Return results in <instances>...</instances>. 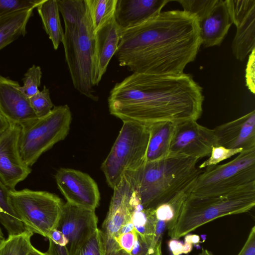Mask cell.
<instances>
[{
	"label": "cell",
	"instance_id": "603a6c76",
	"mask_svg": "<svg viewBox=\"0 0 255 255\" xmlns=\"http://www.w3.org/2000/svg\"><path fill=\"white\" fill-rule=\"evenodd\" d=\"M44 29L57 50L62 42L64 32L61 25L57 0H42L36 7Z\"/></svg>",
	"mask_w": 255,
	"mask_h": 255
},
{
	"label": "cell",
	"instance_id": "9c48e42d",
	"mask_svg": "<svg viewBox=\"0 0 255 255\" xmlns=\"http://www.w3.org/2000/svg\"><path fill=\"white\" fill-rule=\"evenodd\" d=\"M9 199L13 211L28 231L48 239L50 232L57 229L64 205L57 195L25 189L10 191Z\"/></svg>",
	"mask_w": 255,
	"mask_h": 255
},
{
	"label": "cell",
	"instance_id": "44dd1931",
	"mask_svg": "<svg viewBox=\"0 0 255 255\" xmlns=\"http://www.w3.org/2000/svg\"><path fill=\"white\" fill-rule=\"evenodd\" d=\"M175 124L160 122L149 125V137L145 162L159 160L168 156Z\"/></svg>",
	"mask_w": 255,
	"mask_h": 255
},
{
	"label": "cell",
	"instance_id": "7a4b0ae2",
	"mask_svg": "<svg viewBox=\"0 0 255 255\" xmlns=\"http://www.w3.org/2000/svg\"><path fill=\"white\" fill-rule=\"evenodd\" d=\"M202 87L190 74L132 73L117 83L108 98L110 114L123 122L149 126L160 122L198 120L203 112Z\"/></svg>",
	"mask_w": 255,
	"mask_h": 255
},
{
	"label": "cell",
	"instance_id": "7bdbcfd3",
	"mask_svg": "<svg viewBox=\"0 0 255 255\" xmlns=\"http://www.w3.org/2000/svg\"><path fill=\"white\" fill-rule=\"evenodd\" d=\"M193 244L190 243L185 242L183 244L182 254H187L190 253L192 249Z\"/></svg>",
	"mask_w": 255,
	"mask_h": 255
},
{
	"label": "cell",
	"instance_id": "d6986e66",
	"mask_svg": "<svg viewBox=\"0 0 255 255\" xmlns=\"http://www.w3.org/2000/svg\"><path fill=\"white\" fill-rule=\"evenodd\" d=\"M121 32L115 16L95 32V86L102 80L111 59L117 52Z\"/></svg>",
	"mask_w": 255,
	"mask_h": 255
},
{
	"label": "cell",
	"instance_id": "d4e9b609",
	"mask_svg": "<svg viewBox=\"0 0 255 255\" xmlns=\"http://www.w3.org/2000/svg\"><path fill=\"white\" fill-rule=\"evenodd\" d=\"M193 187L186 189L168 202L162 204L155 209L156 219L164 221L168 231L175 225L183 204L191 193Z\"/></svg>",
	"mask_w": 255,
	"mask_h": 255
},
{
	"label": "cell",
	"instance_id": "5b68a950",
	"mask_svg": "<svg viewBox=\"0 0 255 255\" xmlns=\"http://www.w3.org/2000/svg\"><path fill=\"white\" fill-rule=\"evenodd\" d=\"M255 205V184L220 195L196 196L190 194L168 235L177 240L214 220L248 212Z\"/></svg>",
	"mask_w": 255,
	"mask_h": 255
},
{
	"label": "cell",
	"instance_id": "4fadbf2b",
	"mask_svg": "<svg viewBox=\"0 0 255 255\" xmlns=\"http://www.w3.org/2000/svg\"><path fill=\"white\" fill-rule=\"evenodd\" d=\"M236 33L231 44L233 55L244 61L255 50V0H225Z\"/></svg>",
	"mask_w": 255,
	"mask_h": 255
},
{
	"label": "cell",
	"instance_id": "30bf717a",
	"mask_svg": "<svg viewBox=\"0 0 255 255\" xmlns=\"http://www.w3.org/2000/svg\"><path fill=\"white\" fill-rule=\"evenodd\" d=\"M125 176L114 188V192L107 216L101 230L105 255H115L121 249L115 239L121 227L131 222L133 209L131 199L134 190L133 183Z\"/></svg>",
	"mask_w": 255,
	"mask_h": 255
},
{
	"label": "cell",
	"instance_id": "7dc6e473",
	"mask_svg": "<svg viewBox=\"0 0 255 255\" xmlns=\"http://www.w3.org/2000/svg\"><path fill=\"white\" fill-rule=\"evenodd\" d=\"M115 255H130V254L123 250H121Z\"/></svg>",
	"mask_w": 255,
	"mask_h": 255
},
{
	"label": "cell",
	"instance_id": "4dcf8cb0",
	"mask_svg": "<svg viewBox=\"0 0 255 255\" xmlns=\"http://www.w3.org/2000/svg\"><path fill=\"white\" fill-rule=\"evenodd\" d=\"M22 79L23 85L20 86V90L28 98H30L39 92L40 86L42 72L41 68L33 65L29 68Z\"/></svg>",
	"mask_w": 255,
	"mask_h": 255
},
{
	"label": "cell",
	"instance_id": "9a60e30c",
	"mask_svg": "<svg viewBox=\"0 0 255 255\" xmlns=\"http://www.w3.org/2000/svg\"><path fill=\"white\" fill-rule=\"evenodd\" d=\"M21 127L11 124L0 137V180L10 191L31 173L30 167L23 161L18 149Z\"/></svg>",
	"mask_w": 255,
	"mask_h": 255
},
{
	"label": "cell",
	"instance_id": "f35d334b",
	"mask_svg": "<svg viewBox=\"0 0 255 255\" xmlns=\"http://www.w3.org/2000/svg\"><path fill=\"white\" fill-rule=\"evenodd\" d=\"M48 239H51L55 244L62 246H66L68 244V241L65 237L57 229L50 232Z\"/></svg>",
	"mask_w": 255,
	"mask_h": 255
},
{
	"label": "cell",
	"instance_id": "7402d4cb",
	"mask_svg": "<svg viewBox=\"0 0 255 255\" xmlns=\"http://www.w3.org/2000/svg\"><path fill=\"white\" fill-rule=\"evenodd\" d=\"M34 8L15 11L0 18V50L26 33Z\"/></svg>",
	"mask_w": 255,
	"mask_h": 255
},
{
	"label": "cell",
	"instance_id": "f6af8a7d",
	"mask_svg": "<svg viewBox=\"0 0 255 255\" xmlns=\"http://www.w3.org/2000/svg\"><path fill=\"white\" fill-rule=\"evenodd\" d=\"M200 237L197 235H191V243L192 244H198L200 242Z\"/></svg>",
	"mask_w": 255,
	"mask_h": 255
},
{
	"label": "cell",
	"instance_id": "cb8c5ba5",
	"mask_svg": "<svg viewBox=\"0 0 255 255\" xmlns=\"http://www.w3.org/2000/svg\"><path fill=\"white\" fill-rule=\"evenodd\" d=\"M10 191L0 180V222L8 236H12L27 230L12 209L9 199Z\"/></svg>",
	"mask_w": 255,
	"mask_h": 255
},
{
	"label": "cell",
	"instance_id": "681fc988",
	"mask_svg": "<svg viewBox=\"0 0 255 255\" xmlns=\"http://www.w3.org/2000/svg\"><path fill=\"white\" fill-rule=\"evenodd\" d=\"M4 240V238L3 237V235L1 231V229L0 228V245L2 243V242Z\"/></svg>",
	"mask_w": 255,
	"mask_h": 255
},
{
	"label": "cell",
	"instance_id": "3957f363",
	"mask_svg": "<svg viewBox=\"0 0 255 255\" xmlns=\"http://www.w3.org/2000/svg\"><path fill=\"white\" fill-rule=\"evenodd\" d=\"M198 161L187 156H168L145 162L130 177L143 208L155 209L193 187L203 171L197 167Z\"/></svg>",
	"mask_w": 255,
	"mask_h": 255
},
{
	"label": "cell",
	"instance_id": "ee69618b",
	"mask_svg": "<svg viewBox=\"0 0 255 255\" xmlns=\"http://www.w3.org/2000/svg\"><path fill=\"white\" fill-rule=\"evenodd\" d=\"M28 255H48L46 253H42L33 246L31 248Z\"/></svg>",
	"mask_w": 255,
	"mask_h": 255
},
{
	"label": "cell",
	"instance_id": "484cf974",
	"mask_svg": "<svg viewBox=\"0 0 255 255\" xmlns=\"http://www.w3.org/2000/svg\"><path fill=\"white\" fill-rule=\"evenodd\" d=\"M94 32L115 15L117 0H85Z\"/></svg>",
	"mask_w": 255,
	"mask_h": 255
},
{
	"label": "cell",
	"instance_id": "c3c4849f",
	"mask_svg": "<svg viewBox=\"0 0 255 255\" xmlns=\"http://www.w3.org/2000/svg\"><path fill=\"white\" fill-rule=\"evenodd\" d=\"M153 241L157 243H161L162 239L159 237L157 238V237L154 236L153 238Z\"/></svg>",
	"mask_w": 255,
	"mask_h": 255
},
{
	"label": "cell",
	"instance_id": "f546056e",
	"mask_svg": "<svg viewBox=\"0 0 255 255\" xmlns=\"http://www.w3.org/2000/svg\"><path fill=\"white\" fill-rule=\"evenodd\" d=\"M29 102L37 118L47 115L54 108L50 99L49 90L45 86H44L42 91H39L30 97Z\"/></svg>",
	"mask_w": 255,
	"mask_h": 255
},
{
	"label": "cell",
	"instance_id": "1f68e13d",
	"mask_svg": "<svg viewBox=\"0 0 255 255\" xmlns=\"http://www.w3.org/2000/svg\"><path fill=\"white\" fill-rule=\"evenodd\" d=\"M75 255H105L102 234L98 228Z\"/></svg>",
	"mask_w": 255,
	"mask_h": 255
},
{
	"label": "cell",
	"instance_id": "ffe728a7",
	"mask_svg": "<svg viewBox=\"0 0 255 255\" xmlns=\"http://www.w3.org/2000/svg\"><path fill=\"white\" fill-rule=\"evenodd\" d=\"M202 45L220 46L233 24L225 1L218 0L211 12L199 21Z\"/></svg>",
	"mask_w": 255,
	"mask_h": 255
},
{
	"label": "cell",
	"instance_id": "836d02e7",
	"mask_svg": "<svg viewBox=\"0 0 255 255\" xmlns=\"http://www.w3.org/2000/svg\"><path fill=\"white\" fill-rule=\"evenodd\" d=\"M42 0H0V18L12 12L36 8Z\"/></svg>",
	"mask_w": 255,
	"mask_h": 255
},
{
	"label": "cell",
	"instance_id": "6da1fadb",
	"mask_svg": "<svg viewBox=\"0 0 255 255\" xmlns=\"http://www.w3.org/2000/svg\"><path fill=\"white\" fill-rule=\"evenodd\" d=\"M201 45L197 18L170 10L122 31L115 55L132 73L177 75L195 60Z\"/></svg>",
	"mask_w": 255,
	"mask_h": 255
},
{
	"label": "cell",
	"instance_id": "ba28073f",
	"mask_svg": "<svg viewBox=\"0 0 255 255\" xmlns=\"http://www.w3.org/2000/svg\"><path fill=\"white\" fill-rule=\"evenodd\" d=\"M255 184V148L242 151L231 161L206 168L191 194L210 196L227 194Z\"/></svg>",
	"mask_w": 255,
	"mask_h": 255
},
{
	"label": "cell",
	"instance_id": "7c38bea8",
	"mask_svg": "<svg viewBox=\"0 0 255 255\" xmlns=\"http://www.w3.org/2000/svg\"><path fill=\"white\" fill-rule=\"evenodd\" d=\"M95 210L81 208L66 202L64 204L57 229L68 241L69 255H75L98 229Z\"/></svg>",
	"mask_w": 255,
	"mask_h": 255
},
{
	"label": "cell",
	"instance_id": "8d00e7d4",
	"mask_svg": "<svg viewBox=\"0 0 255 255\" xmlns=\"http://www.w3.org/2000/svg\"><path fill=\"white\" fill-rule=\"evenodd\" d=\"M238 255H255V227L251 230L244 247Z\"/></svg>",
	"mask_w": 255,
	"mask_h": 255
},
{
	"label": "cell",
	"instance_id": "b9f144b4",
	"mask_svg": "<svg viewBox=\"0 0 255 255\" xmlns=\"http://www.w3.org/2000/svg\"><path fill=\"white\" fill-rule=\"evenodd\" d=\"M134 230V228L131 222L124 225L120 229L118 236L120 235L127 233Z\"/></svg>",
	"mask_w": 255,
	"mask_h": 255
},
{
	"label": "cell",
	"instance_id": "ab89813d",
	"mask_svg": "<svg viewBox=\"0 0 255 255\" xmlns=\"http://www.w3.org/2000/svg\"><path fill=\"white\" fill-rule=\"evenodd\" d=\"M168 245L173 255H180L182 254L183 244L178 240L171 239L168 241Z\"/></svg>",
	"mask_w": 255,
	"mask_h": 255
},
{
	"label": "cell",
	"instance_id": "f1b7e54d",
	"mask_svg": "<svg viewBox=\"0 0 255 255\" xmlns=\"http://www.w3.org/2000/svg\"><path fill=\"white\" fill-rule=\"evenodd\" d=\"M218 0H178L183 10L195 15L198 21L204 18L212 10Z\"/></svg>",
	"mask_w": 255,
	"mask_h": 255
},
{
	"label": "cell",
	"instance_id": "277c9868",
	"mask_svg": "<svg viewBox=\"0 0 255 255\" xmlns=\"http://www.w3.org/2000/svg\"><path fill=\"white\" fill-rule=\"evenodd\" d=\"M65 31L62 43L74 88L94 101L95 32L86 4L71 6L62 14Z\"/></svg>",
	"mask_w": 255,
	"mask_h": 255
},
{
	"label": "cell",
	"instance_id": "e0dca14e",
	"mask_svg": "<svg viewBox=\"0 0 255 255\" xmlns=\"http://www.w3.org/2000/svg\"><path fill=\"white\" fill-rule=\"evenodd\" d=\"M213 130L216 145L243 151L255 148V110Z\"/></svg>",
	"mask_w": 255,
	"mask_h": 255
},
{
	"label": "cell",
	"instance_id": "4316f807",
	"mask_svg": "<svg viewBox=\"0 0 255 255\" xmlns=\"http://www.w3.org/2000/svg\"><path fill=\"white\" fill-rule=\"evenodd\" d=\"M33 233L28 231L8 236L0 245V255H28L33 246L31 237Z\"/></svg>",
	"mask_w": 255,
	"mask_h": 255
},
{
	"label": "cell",
	"instance_id": "8fae6325",
	"mask_svg": "<svg viewBox=\"0 0 255 255\" xmlns=\"http://www.w3.org/2000/svg\"><path fill=\"white\" fill-rule=\"evenodd\" d=\"M217 139L214 131L188 120L175 124L168 156H184L200 159L209 156Z\"/></svg>",
	"mask_w": 255,
	"mask_h": 255
},
{
	"label": "cell",
	"instance_id": "5bb4252c",
	"mask_svg": "<svg viewBox=\"0 0 255 255\" xmlns=\"http://www.w3.org/2000/svg\"><path fill=\"white\" fill-rule=\"evenodd\" d=\"M58 188L72 205L95 210L100 194L98 185L88 174L71 168L59 169L55 176Z\"/></svg>",
	"mask_w": 255,
	"mask_h": 255
},
{
	"label": "cell",
	"instance_id": "60d3db41",
	"mask_svg": "<svg viewBox=\"0 0 255 255\" xmlns=\"http://www.w3.org/2000/svg\"><path fill=\"white\" fill-rule=\"evenodd\" d=\"M11 125L0 112V137L8 129Z\"/></svg>",
	"mask_w": 255,
	"mask_h": 255
},
{
	"label": "cell",
	"instance_id": "74e56055",
	"mask_svg": "<svg viewBox=\"0 0 255 255\" xmlns=\"http://www.w3.org/2000/svg\"><path fill=\"white\" fill-rule=\"evenodd\" d=\"M48 240L49 248L46 252L48 255H69L66 246L57 245L51 239Z\"/></svg>",
	"mask_w": 255,
	"mask_h": 255
},
{
	"label": "cell",
	"instance_id": "8992f818",
	"mask_svg": "<svg viewBox=\"0 0 255 255\" xmlns=\"http://www.w3.org/2000/svg\"><path fill=\"white\" fill-rule=\"evenodd\" d=\"M149 137V126L123 122L119 135L101 166L107 182L112 189L123 176L132 175L144 164Z\"/></svg>",
	"mask_w": 255,
	"mask_h": 255
},
{
	"label": "cell",
	"instance_id": "e575fe53",
	"mask_svg": "<svg viewBox=\"0 0 255 255\" xmlns=\"http://www.w3.org/2000/svg\"><path fill=\"white\" fill-rule=\"evenodd\" d=\"M255 50H253L249 56L248 61L246 68L245 78L246 86L253 93L255 94Z\"/></svg>",
	"mask_w": 255,
	"mask_h": 255
},
{
	"label": "cell",
	"instance_id": "ac0fdd59",
	"mask_svg": "<svg viewBox=\"0 0 255 255\" xmlns=\"http://www.w3.org/2000/svg\"><path fill=\"white\" fill-rule=\"evenodd\" d=\"M170 0H117L115 21L121 31L136 26L161 11Z\"/></svg>",
	"mask_w": 255,
	"mask_h": 255
},
{
	"label": "cell",
	"instance_id": "52a82bcc",
	"mask_svg": "<svg viewBox=\"0 0 255 255\" xmlns=\"http://www.w3.org/2000/svg\"><path fill=\"white\" fill-rule=\"evenodd\" d=\"M72 114L67 105L55 106L47 115L20 126V155L24 163L32 166L39 157L67 135Z\"/></svg>",
	"mask_w": 255,
	"mask_h": 255
},
{
	"label": "cell",
	"instance_id": "83f0119b",
	"mask_svg": "<svg viewBox=\"0 0 255 255\" xmlns=\"http://www.w3.org/2000/svg\"><path fill=\"white\" fill-rule=\"evenodd\" d=\"M156 221L155 209H143L140 211H133L132 213L131 222L134 230L143 239L153 236Z\"/></svg>",
	"mask_w": 255,
	"mask_h": 255
},
{
	"label": "cell",
	"instance_id": "d590c367",
	"mask_svg": "<svg viewBox=\"0 0 255 255\" xmlns=\"http://www.w3.org/2000/svg\"><path fill=\"white\" fill-rule=\"evenodd\" d=\"M136 236V231H133L121 234L117 236L115 239L119 248L130 254L134 245Z\"/></svg>",
	"mask_w": 255,
	"mask_h": 255
},
{
	"label": "cell",
	"instance_id": "d6a6232c",
	"mask_svg": "<svg viewBox=\"0 0 255 255\" xmlns=\"http://www.w3.org/2000/svg\"><path fill=\"white\" fill-rule=\"evenodd\" d=\"M242 151V149H229L222 146H214L209 157L199 165V168L203 169L209 166L216 165L235 154H239Z\"/></svg>",
	"mask_w": 255,
	"mask_h": 255
},
{
	"label": "cell",
	"instance_id": "2e32d148",
	"mask_svg": "<svg viewBox=\"0 0 255 255\" xmlns=\"http://www.w3.org/2000/svg\"><path fill=\"white\" fill-rule=\"evenodd\" d=\"M19 87L17 81L0 75V112L11 124L21 126L37 117Z\"/></svg>",
	"mask_w": 255,
	"mask_h": 255
},
{
	"label": "cell",
	"instance_id": "bcb514c9",
	"mask_svg": "<svg viewBox=\"0 0 255 255\" xmlns=\"http://www.w3.org/2000/svg\"><path fill=\"white\" fill-rule=\"evenodd\" d=\"M198 255H213V254L207 250L202 249V252Z\"/></svg>",
	"mask_w": 255,
	"mask_h": 255
}]
</instances>
